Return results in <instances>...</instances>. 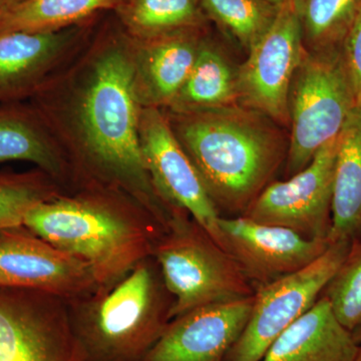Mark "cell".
I'll list each match as a JSON object with an SVG mask.
<instances>
[{
	"mask_svg": "<svg viewBox=\"0 0 361 361\" xmlns=\"http://www.w3.org/2000/svg\"><path fill=\"white\" fill-rule=\"evenodd\" d=\"M322 296L346 329L353 334L361 329V241L353 240L345 260Z\"/></svg>",
	"mask_w": 361,
	"mask_h": 361,
	"instance_id": "25",
	"label": "cell"
},
{
	"mask_svg": "<svg viewBox=\"0 0 361 361\" xmlns=\"http://www.w3.org/2000/svg\"><path fill=\"white\" fill-rule=\"evenodd\" d=\"M338 135L288 179L272 182L241 216L287 228L307 239L329 240Z\"/></svg>",
	"mask_w": 361,
	"mask_h": 361,
	"instance_id": "9",
	"label": "cell"
},
{
	"mask_svg": "<svg viewBox=\"0 0 361 361\" xmlns=\"http://www.w3.org/2000/svg\"><path fill=\"white\" fill-rule=\"evenodd\" d=\"M207 18L250 51L274 23L281 6L267 0H199Z\"/></svg>",
	"mask_w": 361,
	"mask_h": 361,
	"instance_id": "22",
	"label": "cell"
},
{
	"mask_svg": "<svg viewBox=\"0 0 361 361\" xmlns=\"http://www.w3.org/2000/svg\"><path fill=\"white\" fill-rule=\"evenodd\" d=\"M180 115L176 137L218 211L241 216L283 160L282 137L269 118L239 104Z\"/></svg>",
	"mask_w": 361,
	"mask_h": 361,
	"instance_id": "1",
	"label": "cell"
},
{
	"mask_svg": "<svg viewBox=\"0 0 361 361\" xmlns=\"http://www.w3.org/2000/svg\"><path fill=\"white\" fill-rule=\"evenodd\" d=\"M0 361H85L68 301L47 292L0 287Z\"/></svg>",
	"mask_w": 361,
	"mask_h": 361,
	"instance_id": "8",
	"label": "cell"
},
{
	"mask_svg": "<svg viewBox=\"0 0 361 361\" xmlns=\"http://www.w3.org/2000/svg\"><path fill=\"white\" fill-rule=\"evenodd\" d=\"M341 54L356 106H361V13L342 42Z\"/></svg>",
	"mask_w": 361,
	"mask_h": 361,
	"instance_id": "27",
	"label": "cell"
},
{
	"mask_svg": "<svg viewBox=\"0 0 361 361\" xmlns=\"http://www.w3.org/2000/svg\"><path fill=\"white\" fill-rule=\"evenodd\" d=\"M153 257L172 296L170 320L195 308L255 293L237 261L182 209L171 208Z\"/></svg>",
	"mask_w": 361,
	"mask_h": 361,
	"instance_id": "5",
	"label": "cell"
},
{
	"mask_svg": "<svg viewBox=\"0 0 361 361\" xmlns=\"http://www.w3.org/2000/svg\"><path fill=\"white\" fill-rule=\"evenodd\" d=\"M153 256L111 287L70 301L85 361H142L163 334L173 301Z\"/></svg>",
	"mask_w": 361,
	"mask_h": 361,
	"instance_id": "4",
	"label": "cell"
},
{
	"mask_svg": "<svg viewBox=\"0 0 361 361\" xmlns=\"http://www.w3.org/2000/svg\"><path fill=\"white\" fill-rule=\"evenodd\" d=\"M125 18L135 32L153 39L195 30L203 25L206 16L199 0H130Z\"/></svg>",
	"mask_w": 361,
	"mask_h": 361,
	"instance_id": "24",
	"label": "cell"
},
{
	"mask_svg": "<svg viewBox=\"0 0 361 361\" xmlns=\"http://www.w3.org/2000/svg\"><path fill=\"white\" fill-rule=\"evenodd\" d=\"M304 51L293 4L287 0L237 70L239 106L289 125V89Z\"/></svg>",
	"mask_w": 361,
	"mask_h": 361,
	"instance_id": "11",
	"label": "cell"
},
{
	"mask_svg": "<svg viewBox=\"0 0 361 361\" xmlns=\"http://www.w3.org/2000/svg\"><path fill=\"white\" fill-rule=\"evenodd\" d=\"M353 336H355V341L357 342L358 345H361V329L357 331L353 332Z\"/></svg>",
	"mask_w": 361,
	"mask_h": 361,
	"instance_id": "29",
	"label": "cell"
},
{
	"mask_svg": "<svg viewBox=\"0 0 361 361\" xmlns=\"http://www.w3.org/2000/svg\"><path fill=\"white\" fill-rule=\"evenodd\" d=\"M135 71L118 49L97 59L80 104V130L94 163L166 228L169 208L157 195L142 160Z\"/></svg>",
	"mask_w": 361,
	"mask_h": 361,
	"instance_id": "3",
	"label": "cell"
},
{
	"mask_svg": "<svg viewBox=\"0 0 361 361\" xmlns=\"http://www.w3.org/2000/svg\"><path fill=\"white\" fill-rule=\"evenodd\" d=\"M140 142L145 167L159 198L169 209L189 214L225 250L219 211L174 130L154 106L140 116Z\"/></svg>",
	"mask_w": 361,
	"mask_h": 361,
	"instance_id": "10",
	"label": "cell"
},
{
	"mask_svg": "<svg viewBox=\"0 0 361 361\" xmlns=\"http://www.w3.org/2000/svg\"><path fill=\"white\" fill-rule=\"evenodd\" d=\"M360 232L361 106H356L338 135L329 242H353Z\"/></svg>",
	"mask_w": 361,
	"mask_h": 361,
	"instance_id": "17",
	"label": "cell"
},
{
	"mask_svg": "<svg viewBox=\"0 0 361 361\" xmlns=\"http://www.w3.org/2000/svg\"><path fill=\"white\" fill-rule=\"evenodd\" d=\"M68 42L66 32H0V101L30 89Z\"/></svg>",
	"mask_w": 361,
	"mask_h": 361,
	"instance_id": "18",
	"label": "cell"
},
{
	"mask_svg": "<svg viewBox=\"0 0 361 361\" xmlns=\"http://www.w3.org/2000/svg\"><path fill=\"white\" fill-rule=\"evenodd\" d=\"M355 106L341 47L305 49L289 89L288 177L303 170L325 144L336 139Z\"/></svg>",
	"mask_w": 361,
	"mask_h": 361,
	"instance_id": "6",
	"label": "cell"
},
{
	"mask_svg": "<svg viewBox=\"0 0 361 361\" xmlns=\"http://www.w3.org/2000/svg\"><path fill=\"white\" fill-rule=\"evenodd\" d=\"M193 30L153 37L142 49L135 80L139 97L149 106H171L186 82L201 44Z\"/></svg>",
	"mask_w": 361,
	"mask_h": 361,
	"instance_id": "16",
	"label": "cell"
},
{
	"mask_svg": "<svg viewBox=\"0 0 361 361\" xmlns=\"http://www.w3.org/2000/svg\"><path fill=\"white\" fill-rule=\"evenodd\" d=\"M52 198L39 174L0 176V230L23 225L30 209Z\"/></svg>",
	"mask_w": 361,
	"mask_h": 361,
	"instance_id": "26",
	"label": "cell"
},
{
	"mask_svg": "<svg viewBox=\"0 0 361 361\" xmlns=\"http://www.w3.org/2000/svg\"><path fill=\"white\" fill-rule=\"evenodd\" d=\"M0 287L47 292L68 302L99 289L89 266L25 225L0 230Z\"/></svg>",
	"mask_w": 361,
	"mask_h": 361,
	"instance_id": "12",
	"label": "cell"
},
{
	"mask_svg": "<svg viewBox=\"0 0 361 361\" xmlns=\"http://www.w3.org/2000/svg\"><path fill=\"white\" fill-rule=\"evenodd\" d=\"M267 1L272 2V4H276V6H282L287 0H267Z\"/></svg>",
	"mask_w": 361,
	"mask_h": 361,
	"instance_id": "30",
	"label": "cell"
},
{
	"mask_svg": "<svg viewBox=\"0 0 361 361\" xmlns=\"http://www.w3.org/2000/svg\"><path fill=\"white\" fill-rule=\"evenodd\" d=\"M23 225L89 266L99 289L153 256L165 230L145 209L92 197H54L30 209Z\"/></svg>",
	"mask_w": 361,
	"mask_h": 361,
	"instance_id": "2",
	"label": "cell"
},
{
	"mask_svg": "<svg viewBox=\"0 0 361 361\" xmlns=\"http://www.w3.org/2000/svg\"><path fill=\"white\" fill-rule=\"evenodd\" d=\"M20 1H21V0H0V8H1L2 11V9L13 6V4H18V2Z\"/></svg>",
	"mask_w": 361,
	"mask_h": 361,
	"instance_id": "28",
	"label": "cell"
},
{
	"mask_svg": "<svg viewBox=\"0 0 361 361\" xmlns=\"http://www.w3.org/2000/svg\"><path fill=\"white\" fill-rule=\"evenodd\" d=\"M219 227L225 250L258 286L303 269L330 246L329 240L307 239L287 228L261 224L244 216H221Z\"/></svg>",
	"mask_w": 361,
	"mask_h": 361,
	"instance_id": "13",
	"label": "cell"
},
{
	"mask_svg": "<svg viewBox=\"0 0 361 361\" xmlns=\"http://www.w3.org/2000/svg\"><path fill=\"white\" fill-rule=\"evenodd\" d=\"M360 348L322 296L277 337L261 361H355Z\"/></svg>",
	"mask_w": 361,
	"mask_h": 361,
	"instance_id": "15",
	"label": "cell"
},
{
	"mask_svg": "<svg viewBox=\"0 0 361 361\" xmlns=\"http://www.w3.org/2000/svg\"><path fill=\"white\" fill-rule=\"evenodd\" d=\"M292 4L308 51L341 47L361 13V0H292Z\"/></svg>",
	"mask_w": 361,
	"mask_h": 361,
	"instance_id": "20",
	"label": "cell"
},
{
	"mask_svg": "<svg viewBox=\"0 0 361 361\" xmlns=\"http://www.w3.org/2000/svg\"><path fill=\"white\" fill-rule=\"evenodd\" d=\"M236 104L237 70L215 45L201 42L193 68L171 106L183 114Z\"/></svg>",
	"mask_w": 361,
	"mask_h": 361,
	"instance_id": "19",
	"label": "cell"
},
{
	"mask_svg": "<svg viewBox=\"0 0 361 361\" xmlns=\"http://www.w3.org/2000/svg\"><path fill=\"white\" fill-rule=\"evenodd\" d=\"M25 161L39 166L45 174L63 172V164L42 130L20 111H0V164Z\"/></svg>",
	"mask_w": 361,
	"mask_h": 361,
	"instance_id": "23",
	"label": "cell"
},
{
	"mask_svg": "<svg viewBox=\"0 0 361 361\" xmlns=\"http://www.w3.org/2000/svg\"><path fill=\"white\" fill-rule=\"evenodd\" d=\"M253 302L254 295L178 316L142 361H225L245 329Z\"/></svg>",
	"mask_w": 361,
	"mask_h": 361,
	"instance_id": "14",
	"label": "cell"
},
{
	"mask_svg": "<svg viewBox=\"0 0 361 361\" xmlns=\"http://www.w3.org/2000/svg\"><path fill=\"white\" fill-rule=\"evenodd\" d=\"M118 0H21L2 9L0 32H58L102 9L115 6Z\"/></svg>",
	"mask_w": 361,
	"mask_h": 361,
	"instance_id": "21",
	"label": "cell"
},
{
	"mask_svg": "<svg viewBox=\"0 0 361 361\" xmlns=\"http://www.w3.org/2000/svg\"><path fill=\"white\" fill-rule=\"evenodd\" d=\"M353 242L330 244L303 269L279 278L254 293L245 329L225 361H261L278 336L314 305L348 256Z\"/></svg>",
	"mask_w": 361,
	"mask_h": 361,
	"instance_id": "7",
	"label": "cell"
},
{
	"mask_svg": "<svg viewBox=\"0 0 361 361\" xmlns=\"http://www.w3.org/2000/svg\"><path fill=\"white\" fill-rule=\"evenodd\" d=\"M355 361H361V345L360 348V351H358V355L356 356Z\"/></svg>",
	"mask_w": 361,
	"mask_h": 361,
	"instance_id": "31",
	"label": "cell"
},
{
	"mask_svg": "<svg viewBox=\"0 0 361 361\" xmlns=\"http://www.w3.org/2000/svg\"><path fill=\"white\" fill-rule=\"evenodd\" d=\"M0 16H1V8H0Z\"/></svg>",
	"mask_w": 361,
	"mask_h": 361,
	"instance_id": "32",
	"label": "cell"
}]
</instances>
